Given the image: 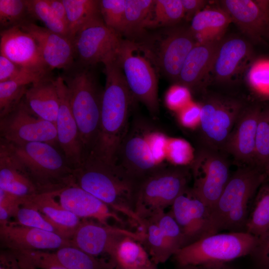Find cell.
Wrapping results in <instances>:
<instances>
[{
	"mask_svg": "<svg viewBox=\"0 0 269 269\" xmlns=\"http://www.w3.org/2000/svg\"><path fill=\"white\" fill-rule=\"evenodd\" d=\"M91 67L75 62L71 67L63 70L61 76L67 88L85 156L92 150L98 134L103 92Z\"/></svg>",
	"mask_w": 269,
	"mask_h": 269,
	"instance_id": "obj_4",
	"label": "cell"
},
{
	"mask_svg": "<svg viewBox=\"0 0 269 269\" xmlns=\"http://www.w3.org/2000/svg\"><path fill=\"white\" fill-rule=\"evenodd\" d=\"M171 207L170 212L184 235L186 246L218 233L213 223L210 209L190 188L179 195Z\"/></svg>",
	"mask_w": 269,
	"mask_h": 269,
	"instance_id": "obj_15",
	"label": "cell"
},
{
	"mask_svg": "<svg viewBox=\"0 0 269 269\" xmlns=\"http://www.w3.org/2000/svg\"><path fill=\"white\" fill-rule=\"evenodd\" d=\"M25 2L31 18L42 21L48 29L69 38L67 25L56 16L47 0H25Z\"/></svg>",
	"mask_w": 269,
	"mask_h": 269,
	"instance_id": "obj_39",
	"label": "cell"
},
{
	"mask_svg": "<svg viewBox=\"0 0 269 269\" xmlns=\"http://www.w3.org/2000/svg\"><path fill=\"white\" fill-rule=\"evenodd\" d=\"M251 46L244 38L230 36L220 41L211 71L216 80L225 82L239 70L243 61L251 55Z\"/></svg>",
	"mask_w": 269,
	"mask_h": 269,
	"instance_id": "obj_24",
	"label": "cell"
},
{
	"mask_svg": "<svg viewBox=\"0 0 269 269\" xmlns=\"http://www.w3.org/2000/svg\"><path fill=\"white\" fill-rule=\"evenodd\" d=\"M53 253L57 261L68 269H114L116 267L72 246L62 247Z\"/></svg>",
	"mask_w": 269,
	"mask_h": 269,
	"instance_id": "obj_32",
	"label": "cell"
},
{
	"mask_svg": "<svg viewBox=\"0 0 269 269\" xmlns=\"http://www.w3.org/2000/svg\"><path fill=\"white\" fill-rule=\"evenodd\" d=\"M243 107L235 99L220 96H211L204 101L199 127L206 146L223 149Z\"/></svg>",
	"mask_w": 269,
	"mask_h": 269,
	"instance_id": "obj_12",
	"label": "cell"
},
{
	"mask_svg": "<svg viewBox=\"0 0 269 269\" xmlns=\"http://www.w3.org/2000/svg\"><path fill=\"white\" fill-rule=\"evenodd\" d=\"M47 1L56 16L68 26L66 11L62 0H47Z\"/></svg>",
	"mask_w": 269,
	"mask_h": 269,
	"instance_id": "obj_55",
	"label": "cell"
},
{
	"mask_svg": "<svg viewBox=\"0 0 269 269\" xmlns=\"http://www.w3.org/2000/svg\"><path fill=\"white\" fill-rule=\"evenodd\" d=\"M185 16L187 18L193 17L205 6L207 2L204 0H181Z\"/></svg>",
	"mask_w": 269,
	"mask_h": 269,
	"instance_id": "obj_52",
	"label": "cell"
},
{
	"mask_svg": "<svg viewBox=\"0 0 269 269\" xmlns=\"http://www.w3.org/2000/svg\"><path fill=\"white\" fill-rule=\"evenodd\" d=\"M104 65L106 84L102 97L99 133L89 154L115 166L118 148L129 128L132 95L117 58Z\"/></svg>",
	"mask_w": 269,
	"mask_h": 269,
	"instance_id": "obj_1",
	"label": "cell"
},
{
	"mask_svg": "<svg viewBox=\"0 0 269 269\" xmlns=\"http://www.w3.org/2000/svg\"><path fill=\"white\" fill-rule=\"evenodd\" d=\"M154 0H126L125 16L122 34L137 35L148 27Z\"/></svg>",
	"mask_w": 269,
	"mask_h": 269,
	"instance_id": "obj_35",
	"label": "cell"
},
{
	"mask_svg": "<svg viewBox=\"0 0 269 269\" xmlns=\"http://www.w3.org/2000/svg\"><path fill=\"white\" fill-rule=\"evenodd\" d=\"M53 192L60 204L79 218L93 219L105 225L112 219L122 226L125 225L118 213L75 183Z\"/></svg>",
	"mask_w": 269,
	"mask_h": 269,
	"instance_id": "obj_18",
	"label": "cell"
},
{
	"mask_svg": "<svg viewBox=\"0 0 269 269\" xmlns=\"http://www.w3.org/2000/svg\"><path fill=\"white\" fill-rule=\"evenodd\" d=\"M100 9L105 24L122 35L124 29L126 0H99Z\"/></svg>",
	"mask_w": 269,
	"mask_h": 269,
	"instance_id": "obj_44",
	"label": "cell"
},
{
	"mask_svg": "<svg viewBox=\"0 0 269 269\" xmlns=\"http://www.w3.org/2000/svg\"><path fill=\"white\" fill-rule=\"evenodd\" d=\"M229 15L221 8L201 10L192 18L190 30L197 43L220 41L229 24Z\"/></svg>",
	"mask_w": 269,
	"mask_h": 269,
	"instance_id": "obj_27",
	"label": "cell"
},
{
	"mask_svg": "<svg viewBox=\"0 0 269 269\" xmlns=\"http://www.w3.org/2000/svg\"><path fill=\"white\" fill-rule=\"evenodd\" d=\"M269 159V108L261 110L256 132L254 162L262 169Z\"/></svg>",
	"mask_w": 269,
	"mask_h": 269,
	"instance_id": "obj_42",
	"label": "cell"
},
{
	"mask_svg": "<svg viewBox=\"0 0 269 269\" xmlns=\"http://www.w3.org/2000/svg\"><path fill=\"white\" fill-rule=\"evenodd\" d=\"M269 230V184L258 189L253 209L249 214L245 232L259 238Z\"/></svg>",
	"mask_w": 269,
	"mask_h": 269,
	"instance_id": "obj_36",
	"label": "cell"
},
{
	"mask_svg": "<svg viewBox=\"0 0 269 269\" xmlns=\"http://www.w3.org/2000/svg\"><path fill=\"white\" fill-rule=\"evenodd\" d=\"M123 39L121 35L108 27L102 17L83 26L73 40L75 62L93 66L115 60Z\"/></svg>",
	"mask_w": 269,
	"mask_h": 269,
	"instance_id": "obj_11",
	"label": "cell"
},
{
	"mask_svg": "<svg viewBox=\"0 0 269 269\" xmlns=\"http://www.w3.org/2000/svg\"><path fill=\"white\" fill-rule=\"evenodd\" d=\"M250 255L256 269H269V230L258 238L257 244Z\"/></svg>",
	"mask_w": 269,
	"mask_h": 269,
	"instance_id": "obj_50",
	"label": "cell"
},
{
	"mask_svg": "<svg viewBox=\"0 0 269 269\" xmlns=\"http://www.w3.org/2000/svg\"><path fill=\"white\" fill-rule=\"evenodd\" d=\"M143 125L128 130L118 148L115 166L136 185L145 177L166 166L152 141L154 130Z\"/></svg>",
	"mask_w": 269,
	"mask_h": 269,
	"instance_id": "obj_8",
	"label": "cell"
},
{
	"mask_svg": "<svg viewBox=\"0 0 269 269\" xmlns=\"http://www.w3.org/2000/svg\"><path fill=\"white\" fill-rule=\"evenodd\" d=\"M25 0H0V24L2 30L31 21Z\"/></svg>",
	"mask_w": 269,
	"mask_h": 269,
	"instance_id": "obj_41",
	"label": "cell"
},
{
	"mask_svg": "<svg viewBox=\"0 0 269 269\" xmlns=\"http://www.w3.org/2000/svg\"><path fill=\"white\" fill-rule=\"evenodd\" d=\"M266 179L264 171L256 166L240 168L230 176L217 203L210 210L218 233L222 230L245 232L251 200Z\"/></svg>",
	"mask_w": 269,
	"mask_h": 269,
	"instance_id": "obj_5",
	"label": "cell"
},
{
	"mask_svg": "<svg viewBox=\"0 0 269 269\" xmlns=\"http://www.w3.org/2000/svg\"><path fill=\"white\" fill-rule=\"evenodd\" d=\"M58 147L42 142L17 144L0 138V159L28 176L40 193L54 191L74 182L73 168Z\"/></svg>",
	"mask_w": 269,
	"mask_h": 269,
	"instance_id": "obj_2",
	"label": "cell"
},
{
	"mask_svg": "<svg viewBox=\"0 0 269 269\" xmlns=\"http://www.w3.org/2000/svg\"><path fill=\"white\" fill-rule=\"evenodd\" d=\"M258 238L246 232L216 233L188 244L173 256L177 267L207 263H228L251 255Z\"/></svg>",
	"mask_w": 269,
	"mask_h": 269,
	"instance_id": "obj_7",
	"label": "cell"
},
{
	"mask_svg": "<svg viewBox=\"0 0 269 269\" xmlns=\"http://www.w3.org/2000/svg\"><path fill=\"white\" fill-rule=\"evenodd\" d=\"M0 240L9 250H53L72 246L71 240L56 234L12 223L0 226Z\"/></svg>",
	"mask_w": 269,
	"mask_h": 269,
	"instance_id": "obj_20",
	"label": "cell"
},
{
	"mask_svg": "<svg viewBox=\"0 0 269 269\" xmlns=\"http://www.w3.org/2000/svg\"><path fill=\"white\" fill-rule=\"evenodd\" d=\"M54 192L40 193L25 197V205L34 208L55 223L70 229L76 230L80 218L65 209L55 199Z\"/></svg>",
	"mask_w": 269,
	"mask_h": 269,
	"instance_id": "obj_28",
	"label": "cell"
},
{
	"mask_svg": "<svg viewBox=\"0 0 269 269\" xmlns=\"http://www.w3.org/2000/svg\"><path fill=\"white\" fill-rule=\"evenodd\" d=\"M19 269H20V268H19Z\"/></svg>",
	"mask_w": 269,
	"mask_h": 269,
	"instance_id": "obj_58",
	"label": "cell"
},
{
	"mask_svg": "<svg viewBox=\"0 0 269 269\" xmlns=\"http://www.w3.org/2000/svg\"><path fill=\"white\" fill-rule=\"evenodd\" d=\"M220 41L196 43L183 64L177 81L180 85L195 87L211 72Z\"/></svg>",
	"mask_w": 269,
	"mask_h": 269,
	"instance_id": "obj_26",
	"label": "cell"
},
{
	"mask_svg": "<svg viewBox=\"0 0 269 269\" xmlns=\"http://www.w3.org/2000/svg\"><path fill=\"white\" fill-rule=\"evenodd\" d=\"M35 116L56 124L59 108V98L55 79L45 77L30 85L23 98Z\"/></svg>",
	"mask_w": 269,
	"mask_h": 269,
	"instance_id": "obj_25",
	"label": "cell"
},
{
	"mask_svg": "<svg viewBox=\"0 0 269 269\" xmlns=\"http://www.w3.org/2000/svg\"><path fill=\"white\" fill-rule=\"evenodd\" d=\"M62 0L66 11L69 38L72 42L77 33L83 26L102 17L99 0Z\"/></svg>",
	"mask_w": 269,
	"mask_h": 269,
	"instance_id": "obj_29",
	"label": "cell"
},
{
	"mask_svg": "<svg viewBox=\"0 0 269 269\" xmlns=\"http://www.w3.org/2000/svg\"><path fill=\"white\" fill-rule=\"evenodd\" d=\"M137 49L135 43L123 39L117 60L132 95L143 103L151 114L155 116L159 111L157 78L148 61L135 53Z\"/></svg>",
	"mask_w": 269,
	"mask_h": 269,
	"instance_id": "obj_9",
	"label": "cell"
},
{
	"mask_svg": "<svg viewBox=\"0 0 269 269\" xmlns=\"http://www.w3.org/2000/svg\"><path fill=\"white\" fill-rule=\"evenodd\" d=\"M48 76L24 69L0 55V82L22 78H31L39 80Z\"/></svg>",
	"mask_w": 269,
	"mask_h": 269,
	"instance_id": "obj_47",
	"label": "cell"
},
{
	"mask_svg": "<svg viewBox=\"0 0 269 269\" xmlns=\"http://www.w3.org/2000/svg\"><path fill=\"white\" fill-rule=\"evenodd\" d=\"M178 269H235L228 263H207L196 265L177 267Z\"/></svg>",
	"mask_w": 269,
	"mask_h": 269,
	"instance_id": "obj_54",
	"label": "cell"
},
{
	"mask_svg": "<svg viewBox=\"0 0 269 269\" xmlns=\"http://www.w3.org/2000/svg\"><path fill=\"white\" fill-rule=\"evenodd\" d=\"M143 230L133 232L123 227L105 225L83 219L71 239L72 246L95 257L106 255L114 264V257L119 243L127 237L140 243L144 238Z\"/></svg>",
	"mask_w": 269,
	"mask_h": 269,
	"instance_id": "obj_14",
	"label": "cell"
},
{
	"mask_svg": "<svg viewBox=\"0 0 269 269\" xmlns=\"http://www.w3.org/2000/svg\"><path fill=\"white\" fill-rule=\"evenodd\" d=\"M191 164L194 182L191 191L211 210L230 178L227 159L218 150L206 146Z\"/></svg>",
	"mask_w": 269,
	"mask_h": 269,
	"instance_id": "obj_10",
	"label": "cell"
},
{
	"mask_svg": "<svg viewBox=\"0 0 269 269\" xmlns=\"http://www.w3.org/2000/svg\"><path fill=\"white\" fill-rule=\"evenodd\" d=\"M184 16L181 0H154L148 27L173 25Z\"/></svg>",
	"mask_w": 269,
	"mask_h": 269,
	"instance_id": "obj_38",
	"label": "cell"
},
{
	"mask_svg": "<svg viewBox=\"0 0 269 269\" xmlns=\"http://www.w3.org/2000/svg\"><path fill=\"white\" fill-rule=\"evenodd\" d=\"M261 109L252 107L243 110L238 118L223 149L242 163L254 162L256 136Z\"/></svg>",
	"mask_w": 269,
	"mask_h": 269,
	"instance_id": "obj_23",
	"label": "cell"
},
{
	"mask_svg": "<svg viewBox=\"0 0 269 269\" xmlns=\"http://www.w3.org/2000/svg\"><path fill=\"white\" fill-rule=\"evenodd\" d=\"M115 269H157V268H156V266H154L150 268H145V269H124V268H120L118 266H116Z\"/></svg>",
	"mask_w": 269,
	"mask_h": 269,
	"instance_id": "obj_57",
	"label": "cell"
},
{
	"mask_svg": "<svg viewBox=\"0 0 269 269\" xmlns=\"http://www.w3.org/2000/svg\"><path fill=\"white\" fill-rule=\"evenodd\" d=\"M221 8L249 37L260 38L269 25V0H223Z\"/></svg>",
	"mask_w": 269,
	"mask_h": 269,
	"instance_id": "obj_21",
	"label": "cell"
},
{
	"mask_svg": "<svg viewBox=\"0 0 269 269\" xmlns=\"http://www.w3.org/2000/svg\"><path fill=\"white\" fill-rule=\"evenodd\" d=\"M19 268L15 256L10 251L0 253V269H19Z\"/></svg>",
	"mask_w": 269,
	"mask_h": 269,
	"instance_id": "obj_53",
	"label": "cell"
},
{
	"mask_svg": "<svg viewBox=\"0 0 269 269\" xmlns=\"http://www.w3.org/2000/svg\"><path fill=\"white\" fill-rule=\"evenodd\" d=\"M263 171L267 176V178L269 179V159L265 163L263 167Z\"/></svg>",
	"mask_w": 269,
	"mask_h": 269,
	"instance_id": "obj_56",
	"label": "cell"
},
{
	"mask_svg": "<svg viewBox=\"0 0 269 269\" xmlns=\"http://www.w3.org/2000/svg\"><path fill=\"white\" fill-rule=\"evenodd\" d=\"M249 80L255 92L269 99V60H261L255 63L250 69Z\"/></svg>",
	"mask_w": 269,
	"mask_h": 269,
	"instance_id": "obj_46",
	"label": "cell"
},
{
	"mask_svg": "<svg viewBox=\"0 0 269 269\" xmlns=\"http://www.w3.org/2000/svg\"><path fill=\"white\" fill-rule=\"evenodd\" d=\"M190 177L186 166H165L143 178L136 186L135 214L144 221L164 212L188 189Z\"/></svg>",
	"mask_w": 269,
	"mask_h": 269,
	"instance_id": "obj_6",
	"label": "cell"
},
{
	"mask_svg": "<svg viewBox=\"0 0 269 269\" xmlns=\"http://www.w3.org/2000/svg\"><path fill=\"white\" fill-rule=\"evenodd\" d=\"M114 260L116 266L124 269H145L156 266L143 245L130 237L124 238L119 243Z\"/></svg>",
	"mask_w": 269,
	"mask_h": 269,
	"instance_id": "obj_30",
	"label": "cell"
},
{
	"mask_svg": "<svg viewBox=\"0 0 269 269\" xmlns=\"http://www.w3.org/2000/svg\"><path fill=\"white\" fill-rule=\"evenodd\" d=\"M149 219L157 224L174 255L186 246L184 235L170 212H161Z\"/></svg>",
	"mask_w": 269,
	"mask_h": 269,
	"instance_id": "obj_43",
	"label": "cell"
},
{
	"mask_svg": "<svg viewBox=\"0 0 269 269\" xmlns=\"http://www.w3.org/2000/svg\"><path fill=\"white\" fill-rule=\"evenodd\" d=\"M0 51V55L24 69L45 76L50 73L36 41L19 26L1 30Z\"/></svg>",
	"mask_w": 269,
	"mask_h": 269,
	"instance_id": "obj_16",
	"label": "cell"
},
{
	"mask_svg": "<svg viewBox=\"0 0 269 269\" xmlns=\"http://www.w3.org/2000/svg\"></svg>",
	"mask_w": 269,
	"mask_h": 269,
	"instance_id": "obj_59",
	"label": "cell"
},
{
	"mask_svg": "<svg viewBox=\"0 0 269 269\" xmlns=\"http://www.w3.org/2000/svg\"><path fill=\"white\" fill-rule=\"evenodd\" d=\"M19 27L36 41L42 59L50 71L54 69L67 70L75 62L73 42L67 37L54 32L32 21Z\"/></svg>",
	"mask_w": 269,
	"mask_h": 269,
	"instance_id": "obj_19",
	"label": "cell"
},
{
	"mask_svg": "<svg viewBox=\"0 0 269 269\" xmlns=\"http://www.w3.org/2000/svg\"><path fill=\"white\" fill-rule=\"evenodd\" d=\"M73 176L80 187L126 216L134 226L143 228L144 222L134 210L136 185L115 166L89 154L73 168Z\"/></svg>",
	"mask_w": 269,
	"mask_h": 269,
	"instance_id": "obj_3",
	"label": "cell"
},
{
	"mask_svg": "<svg viewBox=\"0 0 269 269\" xmlns=\"http://www.w3.org/2000/svg\"><path fill=\"white\" fill-rule=\"evenodd\" d=\"M0 188L23 197L40 193L28 176L2 159H0Z\"/></svg>",
	"mask_w": 269,
	"mask_h": 269,
	"instance_id": "obj_31",
	"label": "cell"
},
{
	"mask_svg": "<svg viewBox=\"0 0 269 269\" xmlns=\"http://www.w3.org/2000/svg\"><path fill=\"white\" fill-rule=\"evenodd\" d=\"M190 95L186 87L175 85L171 87L166 93L165 103L172 110H181L190 102Z\"/></svg>",
	"mask_w": 269,
	"mask_h": 269,
	"instance_id": "obj_49",
	"label": "cell"
},
{
	"mask_svg": "<svg viewBox=\"0 0 269 269\" xmlns=\"http://www.w3.org/2000/svg\"><path fill=\"white\" fill-rule=\"evenodd\" d=\"M12 224L32 227L56 234L65 239H71L76 230L61 226L42 214L36 209L21 205Z\"/></svg>",
	"mask_w": 269,
	"mask_h": 269,
	"instance_id": "obj_34",
	"label": "cell"
},
{
	"mask_svg": "<svg viewBox=\"0 0 269 269\" xmlns=\"http://www.w3.org/2000/svg\"><path fill=\"white\" fill-rule=\"evenodd\" d=\"M201 117V106L189 103L179 111V120L186 128L193 129L199 126Z\"/></svg>",
	"mask_w": 269,
	"mask_h": 269,
	"instance_id": "obj_51",
	"label": "cell"
},
{
	"mask_svg": "<svg viewBox=\"0 0 269 269\" xmlns=\"http://www.w3.org/2000/svg\"><path fill=\"white\" fill-rule=\"evenodd\" d=\"M25 198L0 188V226L6 225L9 219L15 216Z\"/></svg>",
	"mask_w": 269,
	"mask_h": 269,
	"instance_id": "obj_48",
	"label": "cell"
},
{
	"mask_svg": "<svg viewBox=\"0 0 269 269\" xmlns=\"http://www.w3.org/2000/svg\"><path fill=\"white\" fill-rule=\"evenodd\" d=\"M38 81L22 78L0 82V118L9 114L19 104L28 88L27 85Z\"/></svg>",
	"mask_w": 269,
	"mask_h": 269,
	"instance_id": "obj_37",
	"label": "cell"
},
{
	"mask_svg": "<svg viewBox=\"0 0 269 269\" xmlns=\"http://www.w3.org/2000/svg\"><path fill=\"white\" fill-rule=\"evenodd\" d=\"M197 43L190 28L171 29L160 43L158 51L157 63L162 73L177 82L186 57Z\"/></svg>",
	"mask_w": 269,
	"mask_h": 269,
	"instance_id": "obj_22",
	"label": "cell"
},
{
	"mask_svg": "<svg viewBox=\"0 0 269 269\" xmlns=\"http://www.w3.org/2000/svg\"><path fill=\"white\" fill-rule=\"evenodd\" d=\"M166 157L172 164L186 166L194 158L192 147L186 140L181 138H169Z\"/></svg>",
	"mask_w": 269,
	"mask_h": 269,
	"instance_id": "obj_45",
	"label": "cell"
},
{
	"mask_svg": "<svg viewBox=\"0 0 269 269\" xmlns=\"http://www.w3.org/2000/svg\"><path fill=\"white\" fill-rule=\"evenodd\" d=\"M59 98L56 122L58 144L69 165L74 168L85 156L78 128L69 103L67 86L61 77L55 79Z\"/></svg>",
	"mask_w": 269,
	"mask_h": 269,
	"instance_id": "obj_17",
	"label": "cell"
},
{
	"mask_svg": "<svg viewBox=\"0 0 269 269\" xmlns=\"http://www.w3.org/2000/svg\"><path fill=\"white\" fill-rule=\"evenodd\" d=\"M19 268L25 269H68L55 258L54 253L36 250H9Z\"/></svg>",
	"mask_w": 269,
	"mask_h": 269,
	"instance_id": "obj_40",
	"label": "cell"
},
{
	"mask_svg": "<svg viewBox=\"0 0 269 269\" xmlns=\"http://www.w3.org/2000/svg\"><path fill=\"white\" fill-rule=\"evenodd\" d=\"M0 138L12 143L42 142L59 147L55 125L33 115L23 99L0 118Z\"/></svg>",
	"mask_w": 269,
	"mask_h": 269,
	"instance_id": "obj_13",
	"label": "cell"
},
{
	"mask_svg": "<svg viewBox=\"0 0 269 269\" xmlns=\"http://www.w3.org/2000/svg\"><path fill=\"white\" fill-rule=\"evenodd\" d=\"M144 238L141 243L152 263L156 266L166 262L174 255L156 222L148 219L144 220Z\"/></svg>",
	"mask_w": 269,
	"mask_h": 269,
	"instance_id": "obj_33",
	"label": "cell"
}]
</instances>
